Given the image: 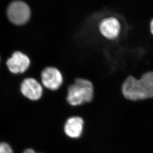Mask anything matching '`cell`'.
<instances>
[{"label": "cell", "mask_w": 153, "mask_h": 153, "mask_svg": "<svg viewBox=\"0 0 153 153\" xmlns=\"http://www.w3.org/2000/svg\"><path fill=\"white\" fill-rule=\"evenodd\" d=\"M84 126V120L79 117H70L66 121L64 131L67 136L72 138H78L81 136Z\"/></svg>", "instance_id": "cell-8"}, {"label": "cell", "mask_w": 153, "mask_h": 153, "mask_svg": "<svg viewBox=\"0 0 153 153\" xmlns=\"http://www.w3.org/2000/svg\"><path fill=\"white\" fill-rule=\"evenodd\" d=\"M21 92L23 95L30 100H38L40 98L43 93L42 86L35 79H25L21 84Z\"/></svg>", "instance_id": "cell-7"}, {"label": "cell", "mask_w": 153, "mask_h": 153, "mask_svg": "<svg viewBox=\"0 0 153 153\" xmlns=\"http://www.w3.org/2000/svg\"><path fill=\"white\" fill-rule=\"evenodd\" d=\"M7 16L12 23L22 25L26 23L31 16V10L26 3L16 1L10 3L7 9Z\"/></svg>", "instance_id": "cell-3"}, {"label": "cell", "mask_w": 153, "mask_h": 153, "mask_svg": "<svg viewBox=\"0 0 153 153\" xmlns=\"http://www.w3.org/2000/svg\"><path fill=\"white\" fill-rule=\"evenodd\" d=\"M149 26H150V31L151 33L153 36V18L150 22Z\"/></svg>", "instance_id": "cell-10"}, {"label": "cell", "mask_w": 153, "mask_h": 153, "mask_svg": "<svg viewBox=\"0 0 153 153\" xmlns=\"http://www.w3.org/2000/svg\"><path fill=\"white\" fill-rule=\"evenodd\" d=\"M98 29L101 35L107 39H115L120 34L121 23L117 17L107 16L100 21Z\"/></svg>", "instance_id": "cell-5"}, {"label": "cell", "mask_w": 153, "mask_h": 153, "mask_svg": "<svg viewBox=\"0 0 153 153\" xmlns=\"http://www.w3.org/2000/svg\"><path fill=\"white\" fill-rule=\"evenodd\" d=\"M94 92V84L90 80L77 77L67 88L66 100L71 105H81L93 100Z\"/></svg>", "instance_id": "cell-2"}, {"label": "cell", "mask_w": 153, "mask_h": 153, "mask_svg": "<svg viewBox=\"0 0 153 153\" xmlns=\"http://www.w3.org/2000/svg\"><path fill=\"white\" fill-rule=\"evenodd\" d=\"M125 98L132 101L153 98V71H148L139 78L128 75L123 82L121 88Z\"/></svg>", "instance_id": "cell-1"}, {"label": "cell", "mask_w": 153, "mask_h": 153, "mask_svg": "<svg viewBox=\"0 0 153 153\" xmlns=\"http://www.w3.org/2000/svg\"><path fill=\"white\" fill-rule=\"evenodd\" d=\"M30 63L29 58L19 51L14 52L7 61L8 68L14 74L25 72L29 68Z\"/></svg>", "instance_id": "cell-6"}, {"label": "cell", "mask_w": 153, "mask_h": 153, "mask_svg": "<svg viewBox=\"0 0 153 153\" xmlns=\"http://www.w3.org/2000/svg\"><path fill=\"white\" fill-rule=\"evenodd\" d=\"M22 153H36L34 150L32 149H27L25 150Z\"/></svg>", "instance_id": "cell-11"}, {"label": "cell", "mask_w": 153, "mask_h": 153, "mask_svg": "<svg viewBox=\"0 0 153 153\" xmlns=\"http://www.w3.org/2000/svg\"><path fill=\"white\" fill-rule=\"evenodd\" d=\"M0 153H14L12 147L6 142L0 143Z\"/></svg>", "instance_id": "cell-9"}, {"label": "cell", "mask_w": 153, "mask_h": 153, "mask_svg": "<svg viewBox=\"0 0 153 153\" xmlns=\"http://www.w3.org/2000/svg\"><path fill=\"white\" fill-rule=\"evenodd\" d=\"M42 84L48 89L56 90L63 82V76L59 69L54 67L45 68L41 72Z\"/></svg>", "instance_id": "cell-4"}]
</instances>
